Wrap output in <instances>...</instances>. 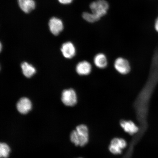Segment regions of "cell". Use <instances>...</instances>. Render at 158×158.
<instances>
[{
    "label": "cell",
    "mask_w": 158,
    "mask_h": 158,
    "mask_svg": "<svg viewBox=\"0 0 158 158\" xmlns=\"http://www.w3.org/2000/svg\"><path fill=\"white\" fill-rule=\"evenodd\" d=\"M21 67L23 75L27 78L31 77L36 72L34 67L27 62L23 63Z\"/></svg>",
    "instance_id": "4fadbf2b"
},
{
    "label": "cell",
    "mask_w": 158,
    "mask_h": 158,
    "mask_svg": "<svg viewBox=\"0 0 158 158\" xmlns=\"http://www.w3.org/2000/svg\"><path fill=\"white\" fill-rule=\"evenodd\" d=\"M71 142L77 146L83 147L87 144L89 141V130L87 126L80 124L73 130L70 135Z\"/></svg>",
    "instance_id": "7a4b0ae2"
},
{
    "label": "cell",
    "mask_w": 158,
    "mask_h": 158,
    "mask_svg": "<svg viewBox=\"0 0 158 158\" xmlns=\"http://www.w3.org/2000/svg\"><path fill=\"white\" fill-rule=\"evenodd\" d=\"M91 13L84 12L82 17L89 23H94L99 20L107 13L109 5L105 0H97L92 2L90 5Z\"/></svg>",
    "instance_id": "6da1fadb"
},
{
    "label": "cell",
    "mask_w": 158,
    "mask_h": 158,
    "mask_svg": "<svg viewBox=\"0 0 158 158\" xmlns=\"http://www.w3.org/2000/svg\"><path fill=\"white\" fill-rule=\"evenodd\" d=\"M59 2L63 4H68L72 2L73 0H58Z\"/></svg>",
    "instance_id": "9a60e30c"
},
{
    "label": "cell",
    "mask_w": 158,
    "mask_h": 158,
    "mask_svg": "<svg viewBox=\"0 0 158 158\" xmlns=\"http://www.w3.org/2000/svg\"><path fill=\"white\" fill-rule=\"evenodd\" d=\"M10 152L9 146L5 143H0V157L1 158H7L9 157Z\"/></svg>",
    "instance_id": "5bb4252c"
},
{
    "label": "cell",
    "mask_w": 158,
    "mask_h": 158,
    "mask_svg": "<svg viewBox=\"0 0 158 158\" xmlns=\"http://www.w3.org/2000/svg\"><path fill=\"white\" fill-rule=\"evenodd\" d=\"M127 143L122 138H115L112 140L109 147V149L114 155H119L127 146Z\"/></svg>",
    "instance_id": "5b68a950"
},
{
    "label": "cell",
    "mask_w": 158,
    "mask_h": 158,
    "mask_svg": "<svg viewBox=\"0 0 158 158\" xmlns=\"http://www.w3.org/2000/svg\"></svg>",
    "instance_id": "e0dca14e"
},
{
    "label": "cell",
    "mask_w": 158,
    "mask_h": 158,
    "mask_svg": "<svg viewBox=\"0 0 158 158\" xmlns=\"http://www.w3.org/2000/svg\"><path fill=\"white\" fill-rule=\"evenodd\" d=\"M61 100L65 106H74L77 102L76 92L72 89L64 90L62 93Z\"/></svg>",
    "instance_id": "277c9868"
},
{
    "label": "cell",
    "mask_w": 158,
    "mask_h": 158,
    "mask_svg": "<svg viewBox=\"0 0 158 158\" xmlns=\"http://www.w3.org/2000/svg\"><path fill=\"white\" fill-rule=\"evenodd\" d=\"M155 27L156 31L158 33V17L156 20L155 23Z\"/></svg>",
    "instance_id": "2e32d148"
},
{
    "label": "cell",
    "mask_w": 158,
    "mask_h": 158,
    "mask_svg": "<svg viewBox=\"0 0 158 158\" xmlns=\"http://www.w3.org/2000/svg\"><path fill=\"white\" fill-rule=\"evenodd\" d=\"M32 103L31 100L27 98L20 99L16 104L17 109L22 114H27L32 108Z\"/></svg>",
    "instance_id": "8992f818"
},
{
    "label": "cell",
    "mask_w": 158,
    "mask_h": 158,
    "mask_svg": "<svg viewBox=\"0 0 158 158\" xmlns=\"http://www.w3.org/2000/svg\"><path fill=\"white\" fill-rule=\"evenodd\" d=\"M94 62L97 68L100 69L106 68L108 64L107 57L102 53H99L94 56Z\"/></svg>",
    "instance_id": "8fae6325"
},
{
    "label": "cell",
    "mask_w": 158,
    "mask_h": 158,
    "mask_svg": "<svg viewBox=\"0 0 158 158\" xmlns=\"http://www.w3.org/2000/svg\"><path fill=\"white\" fill-rule=\"evenodd\" d=\"M48 25L51 32L55 35H58L64 29L62 21L56 17L51 18L49 20Z\"/></svg>",
    "instance_id": "52a82bcc"
},
{
    "label": "cell",
    "mask_w": 158,
    "mask_h": 158,
    "mask_svg": "<svg viewBox=\"0 0 158 158\" xmlns=\"http://www.w3.org/2000/svg\"><path fill=\"white\" fill-rule=\"evenodd\" d=\"M114 67L118 73L124 75L129 73L131 69L129 61L123 57H118L115 59Z\"/></svg>",
    "instance_id": "3957f363"
},
{
    "label": "cell",
    "mask_w": 158,
    "mask_h": 158,
    "mask_svg": "<svg viewBox=\"0 0 158 158\" xmlns=\"http://www.w3.org/2000/svg\"><path fill=\"white\" fill-rule=\"evenodd\" d=\"M120 125L124 131L130 135H134L139 131V128L131 120H121Z\"/></svg>",
    "instance_id": "9c48e42d"
},
{
    "label": "cell",
    "mask_w": 158,
    "mask_h": 158,
    "mask_svg": "<svg viewBox=\"0 0 158 158\" xmlns=\"http://www.w3.org/2000/svg\"><path fill=\"white\" fill-rule=\"evenodd\" d=\"M20 8L26 13H28L35 7V2L33 0H18Z\"/></svg>",
    "instance_id": "7c38bea8"
},
{
    "label": "cell",
    "mask_w": 158,
    "mask_h": 158,
    "mask_svg": "<svg viewBox=\"0 0 158 158\" xmlns=\"http://www.w3.org/2000/svg\"><path fill=\"white\" fill-rule=\"evenodd\" d=\"M64 56L66 58H72L76 54V48L73 44L70 42L65 43L61 49Z\"/></svg>",
    "instance_id": "30bf717a"
},
{
    "label": "cell",
    "mask_w": 158,
    "mask_h": 158,
    "mask_svg": "<svg viewBox=\"0 0 158 158\" xmlns=\"http://www.w3.org/2000/svg\"><path fill=\"white\" fill-rule=\"evenodd\" d=\"M91 64L87 61L84 60L79 62L76 67V71L80 76H88L92 72Z\"/></svg>",
    "instance_id": "ba28073f"
}]
</instances>
